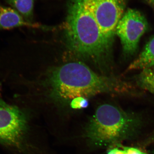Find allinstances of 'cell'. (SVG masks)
<instances>
[{"label":"cell","mask_w":154,"mask_h":154,"mask_svg":"<svg viewBox=\"0 0 154 154\" xmlns=\"http://www.w3.org/2000/svg\"><path fill=\"white\" fill-rule=\"evenodd\" d=\"M49 81L54 95L64 100L89 98L102 93L134 94L135 88L130 83L117 78L100 75L79 62L69 63L54 69Z\"/></svg>","instance_id":"6da1fadb"},{"label":"cell","mask_w":154,"mask_h":154,"mask_svg":"<svg viewBox=\"0 0 154 154\" xmlns=\"http://www.w3.org/2000/svg\"><path fill=\"white\" fill-rule=\"evenodd\" d=\"M143 125L141 116L137 113L111 104H103L98 107L89 122L86 137L96 146H116L124 141L136 139Z\"/></svg>","instance_id":"7a4b0ae2"},{"label":"cell","mask_w":154,"mask_h":154,"mask_svg":"<svg viewBox=\"0 0 154 154\" xmlns=\"http://www.w3.org/2000/svg\"><path fill=\"white\" fill-rule=\"evenodd\" d=\"M69 45L75 53L94 60L109 56L112 46L106 41L88 0H71L66 22Z\"/></svg>","instance_id":"3957f363"},{"label":"cell","mask_w":154,"mask_h":154,"mask_svg":"<svg viewBox=\"0 0 154 154\" xmlns=\"http://www.w3.org/2000/svg\"><path fill=\"white\" fill-rule=\"evenodd\" d=\"M88 2L103 36L112 46L116 27L125 12L126 0H88Z\"/></svg>","instance_id":"277c9868"},{"label":"cell","mask_w":154,"mask_h":154,"mask_svg":"<svg viewBox=\"0 0 154 154\" xmlns=\"http://www.w3.org/2000/svg\"><path fill=\"white\" fill-rule=\"evenodd\" d=\"M148 28L146 19L140 11L129 8L125 12L118 22L116 34L120 39L125 54H134L141 38Z\"/></svg>","instance_id":"5b68a950"},{"label":"cell","mask_w":154,"mask_h":154,"mask_svg":"<svg viewBox=\"0 0 154 154\" xmlns=\"http://www.w3.org/2000/svg\"><path fill=\"white\" fill-rule=\"evenodd\" d=\"M23 27L36 28L38 25L25 20L15 9L0 5V31Z\"/></svg>","instance_id":"8992f818"},{"label":"cell","mask_w":154,"mask_h":154,"mask_svg":"<svg viewBox=\"0 0 154 154\" xmlns=\"http://www.w3.org/2000/svg\"><path fill=\"white\" fill-rule=\"evenodd\" d=\"M154 64V36L149 40L136 59L129 65L127 71L143 70Z\"/></svg>","instance_id":"52a82bcc"},{"label":"cell","mask_w":154,"mask_h":154,"mask_svg":"<svg viewBox=\"0 0 154 154\" xmlns=\"http://www.w3.org/2000/svg\"><path fill=\"white\" fill-rule=\"evenodd\" d=\"M135 80L138 87L154 95V64L142 70Z\"/></svg>","instance_id":"ba28073f"},{"label":"cell","mask_w":154,"mask_h":154,"mask_svg":"<svg viewBox=\"0 0 154 154\" xmlns=\"http://www.w3.org/2000/svg\"><path fill=\"white\" fill-rule=\"evenodd\" d=\"M7 2L30 22L33 17V0H7Z\"/></svg>","instance_id":"9c48e42d"},{"label":"cell","mask_w":154,"mask_h":154,"mask_svg":"<svg viewBox=\"0 0 154 154\" xmlns=\"http://www.w3.org/2000/svg\"><path fill=\"white\" fill-rule=\"evenodd\" d=\"M89 105L88 100L83 97H77L72 100L71 107L73 109H81L87 107Z\"/></svg>","instance_id":"30bf717a"},{"label":"cell","mask_w":154,"mask_h":154,"mask_svg":"<svg viewBox=\"0 0 154 154\" xmlns=\"http://www.w3.org/2000/svg\"><path fill=\"white\" fill-rule=\"evenodd\" d=\"M122 147L125 151V154H141L142 152L140 149L137 148L123 146H122Z\"/></svg>","instance_id":"8fae6325"},{"label":"cell","mask_w":154,"mask_h":154,"mask_svg":"<svg viewBox=\"0 0 154 154\" xmlns=\"http://www.w3.org/2000/svg\"><path fill=\"white\" fill-rule=\"evenodd\" d=\"M121 147L122 149L120 148L119 146L110 149L107 152V154H125V151L122 147V146Z\"/></svg>","instance_id":"7c38bea8"},{"label":"cell","mask_w":154,"mask_h":154,"mask_svg":"<svg viewBox=\"0 0 154 154\" xmlns=\"http://www.w3.org/2000/svg\"><path fill=\"white\" fill-rule=\"evenodd\" d=\"M146 142L148 145H149L150 144H151L154 143V134L147 139Z\"/></svg>","instance_id":"4fadbf2b"},{"label":"cell","mask_w":154,"mask_h":154,"mask_svg":"<svg viewBox=\"0 0 154 154\" xmlns=\"http://www.w3.org/2000/svg\"><path fill=\"white\" fill-rule=\"evenodd\" d=\"M147 1L151 3H153L154 2V0H147Z\"/></svg>","instance_id":"5bb4252c"},{"label":"cell","mask_w":154,"mask_h":154,"mask_svg":"<svg viewBox=\"0 0 154 154\" xmlns=\"http://www.w3.org/2000/svg\"><path fill=\"white\" fill-rule=\"evenodd\" d=\"M141 154H148L147 153L145 152H142Z\"/></svg>","instance_id":"9a60e30c"}]
</instances>
